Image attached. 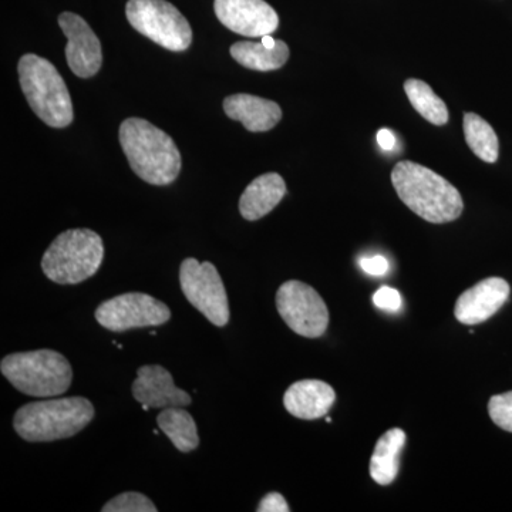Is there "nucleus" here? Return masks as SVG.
<instances>
[{
    "label": "nucleus",
    "mask_w": 512,
    "mask_h": 512,
    "mask_svg": "<svg viewBox=\"0 0 512 512\" xmlns=\"http://www.w3.org/2000/svg\"><path fill=\"white\" fill-rule=\"evenodd\" d=\"M392 183L400 200L424 221L446 224L463 214L460 191L424 165L400 161L394 165Z\"/></svg>",
    "instance_id": "f257e3e1"
},
{
    "label": "nucleus",
    "mask_w": 512,
    "mask_h": 512,
    "mask_svg": "<svg viewBox=\"0 0 512 512\" xmlns=\"http://www.w3.org/2000/svg\"><path fill=\"white\" fill-rule=\"evenodd\" d=\"M120 144L128 164L146 183L168 185L177 180L181 156L173 138L143 119H127L120 126Z\"/></svg>",
    "instance_id": "f03ea898"
},
{
    "label": "nucleus",
    "mask_w": 512,
    "mask_h": 512,
    "mask_svg": "<svg viewBox=\"0 0 512 512\" xmlns=\"http://www.w3.org/2000/svg\"><path fill=\"white\" fill-rule=\"evenodd\" d=\"M94 414V406L86 397L40 400L20 407L13 429L29 443H49L76 436L89 426Z\"/></svg>",
    "instance_id": "7ed1b4c3"
},
{
    "label": "nucleus",
    "mask_w": 512,
    "mask_h": 512,
    "mask_svg": "<svg viewBox=\"0 0 512 512\" xmlns=\"http://www.w3.org/2000/svg\"><path fill=\"white\" fill-rule=\"evenodd\" d=\"M0 372L20 393L52 399L70 389L73 369L69 360L52 349L13 353L3 357Z\"/></svg>",
    "instance_id": "20e7f679"
},
{
    "label": "nucleus",
    "mask_w": 512,
    "mask_h": 512,
    "mask_svg": "<svg viewBox=\"0 0 512 512\" xmlns=\"http://www.w3.org/2000/svg\"><path fill=\"white\" fill-rule=\"evenodd\" d=\"M103 239L92 229H69L52 242L42 259L43 274L59 285L82 284L99 271Z\"/></svg>",
    "instance_id": "39448f33"
},
{
    "label": "nucleus",
    "mask_w": 512,
    "mask_h": 512,
    "mask_svg": "<svg viewBox=\"0 0 512 512\" xmlns=\"http://www.w3.org/2000/svg\"><path fill=\"white\" fill-rule=\"evenodd\" d=\"M20 87L29 106L47 126L63 128L73 121V103L63 77L49 60L36 55L20 59Z\"/></svg>",
    "instance_id": "423d86ee"
},
{
    "label": "nucleus",
    "mask_w": 512,
    "mask_h": 512,
    "mask_svg": "<svg viewBox=\"0 0 512 512\" xmlns=\"http://www.w3.org/2000/svg\"><path fill=\"white\" fill-rule=\"evenodd\" d=\"M126 15L137 32L164 49L184 52L191 45L190 23L167 0H128Z\"/></svg>",
    "instance_id": "0eeeda50"
},
{
    "label": "nucleus",
    "mask_w": 512,
    "mask_h": 512,
    "mask_svg": "<svg viewBox=\"0 0 512 512\" xmlns=\"http://www.w3.org/2000/svg\"><path fill=\"white\" fill-rule=\"evenodd\" d=\"M180 285L187 301L212 325L224 328L229 322V303L224 282L211 262L187 258L180 268Z\"/></svg>",
    "instance_id": "6e6552de"
},
{
    "label": "nucleus",
    "mask_w": 512,
    "mask_h": 512,
    "mask_svg": "<svg viewBox=\"0 0 512 512\" xmlns=\"http://www.w3.org/2000/svg\"><path fill=\"white\" fill-rule=\"evenodd\" d=\"M276 308L286 325L303 338H320L328 329V306L312 286L303 282H285L276 293Z\"/></svg>",
    "instance_id": "1a4fd4ad"
},
{
    "label": "nucleus",
    "mask_w": 512,
    "mask_h": 512,
    "mask_svg": "<svg viewBox=\"0 0 512 512\" xmlns=\"http://www.w3.org/2000/svg\"><path fill=\"white\" fill-rule=\"evenodd\" d=\"M94 318L104 329L119 333L164 325L171 319V311L147 293L128 292L101 303Z\"/></svg>",
    "instance_id": "9d476101"
},
{
    "label": "nucleus",
    "mask_w": 512,
    "mask_h": 512,
    "mask_svg": "<svg viewBox=\"0 0 512 512\" xmlns=\"http://www.w3.org/2000/svg\"><path fill=\"white\" fill-rule=\"evenodd\" d=\"M214 10L225 28L242 36L272 35L279 26L278 13L265 0H215Z\"/></svg>",
    "instance_id": "9b49d317"
},
{
    "label": "nucleus",
    "mask_w": 512,
    "mask_h": 512,
    "mask_svg": "<svg viewBox=\"0 0 512 512\" xmlns=\"http://www.w3.org/2000/svg\"><path fill=\"white\" fill-rule=\"evenodd\" d=\"M59 25L67 37L66 59L70 70L82 79L93 77L103 62L99 37L94 35L86 20L74 13H62Z\"/></svg>",
    "instance_id": "f8f14e48"
},
{
    "label": "nucleus",
    "mask_w": 512,
    "mask_h": 512,
    "mask_svg": "<svg viewBox=\"0 0 512 512\" xmlns=\"http://www.w3.org/2000/svg\"><path fill=\"white\" fill-rule=\"evenodd\" d=\"M510 298V285L503 278L478 282L458 298L454 315L463 325H478L494 316Z\"/></svg>",
    "instance_id": "ddd939ff"
},
{
    "label": "nucleus",
    "mask_w": 512,
    "mask_h": 512,
    "mask_svg": "<svg viewBox=\"0 0 512 512\" xmlns=\"http://www.w3.org/2000/svg\"><path fill=\"white\" fill-rule=\"evenodd\" d=\"M134 399L151 409L190 406V394L175 386L173 376L163 366L148 365L137 370V379L131 386Z\"/></svg>",
    "instance_id": "4468645a"
},
{
    "label": "nucleus",
    "mask_w": 512,
    "mask_h": 512,
    "mask_svg": "<svg viewBox=\"0 0 512 512\" xmlns=\"http://www.w3.org/2000/svg\"><path fill=\"white\" fill-rule=\"evenodd\" d=\"M336 393L322 380H299L284 396V406L291 416L302 420H315L326 416L335 404Z\"/></svg>",
    "instance_id": "2eb2a0df"
},
{
    "label": "nucleus",
    "mask_w": 512,
    "mask_h": 512,
    "mask_svg": "<svg viewBox=\"0 0 512 512\" xmlns=\"http://www.w3.org/2000/svg\"><path fill=\"white\" fill-rule=\"evenodd\" d=\"M224 110L229 119L241 121L251 133L272 130L282 119L281 107L275 101L252 94H232L224 100Z\"/></svg>",
    "instance_id": "dca6fc26"
},
{
    "label": "nucleus",
    "mask_w": 512,
    "mask_h": 512,
    "mask_svg": "<svg viewBox=\"0 0 512 512\" xmlns=\"http://www.w3.org/2000/svg\"><path fill=\"white\" fill-rule=\"evenodd\" d=\"M286 184L284 178L276 173L259 175L239 200V212L247 221H258L274 211L276 205L284 200Z\"/></svg>",
    "instance_id": "f3484780"
},
{
    "label": "nucleus",
    "mask_w": 512,
    "mask_h": 512,
    "mask_svg": "<svg viewBox=\"0 0 512 512\" xmlns=\"http://www.w3.org/2000/svg\"><path fill=\"white\" fill-rule=\"evenodd\" d=\"M406 433L402 429L386 431L375 447L370 458V477L380 485H389L399 473L400 454L406 444Z\"/></svg>",
    "instance_id": "a211bd4d"
},
{
    "label": "nucleus",
    "mask_w": 512,
    "mask_h": 512,
    "mask_svg": "<svg viewBox=\"0 0 512 512\" xmlns=\"http://www.w3.org/2000/svg\"><path fill=\"white\" fill-rule=\"evenodd\" d=\"M231 56L241 66L256 72H272L281 69L289 59V47L278 40L274 47L262 42H237L231 46Z\"/></svg>",
    "instance_id": "6ab92c4d"
},
{
    "label": "nucleus",
    "mask_w": 512,
    "mask_h": 512,
    "mask_svg": "<svg viewBox=\"0 0 512 512\" xmlns=\"http://www.w3.org/2000/svg\"><path fill=\"white\" fill-rule=\"evenodd\" d=\"M161 431L181 453H191L200 446L197 424L183 407H167L157 416Z\"/></svg>",
    "instance_id": "aec40b11"
},
{
    "label": "nucleus",
    "mask_w": 512,
    "mask_h": 512,
    "mask_svg": "<svg viewBox=\"0 0 512 512\" xmlns=\"http://www.w3.org/2000/svg\"><path fill=\"white\" fill-rule=\"evenodd\" d=\"M464 136L468 147L480 160L488 164L497 163L500 143L494 128L474 113L464 114Z\"/></svg>",
    "instance_id": "412c9836"
},
{
    "label": "nucleus",
    "mask_w": 512,
    "mask_h": 512,
    "mask_svg": "<svg viewBox=\"0 0 512 512\" xmlns=\"http://www.w3.org/2000/svg\"><path fill=\"white\" fill-rule=\"evenodd\" d=\"M404 92L409 97L414 110L423 119L434 124V126L447 124L448 110L446 103L433 92L429 84L421 82V80L409 79L404 83Z\"/></svg>",
    "instance_id": "4be33fe9"
},
{
    "label": "nucleus",
    "mask_w": 512,
    "mask_h": 512,
    "mask_svg": "<svg viewBox=\"0 0 512 512\" xmlns=\"http://www.w3.org/2000/svg\"><path fill=\"white\" fill-rule=\"evenodd\" d=\"M103 512H157V507L150 498L144 494L123 493L116 495L113 500L101 508Z\"/></svg>",
    "instance_id": "5701e85b"
},
{
    "label": "nucleus",
    "mask_w": 512,
    "mask_h": 512,
    "mask_svg": "<svg viewBox=\"0 0 512 512\" xmlns=\"http://www.w3.org/2000/svg\"><path fill=\"white\" fill-rule=\"evenodd\" d=\"M488 413L500 429L512 433V392L491 397Z\"/></svg>",
    "instance_id": "b1692460"
},
{
    "label": "nucleus",
    "mask_w": 512,
    "mask_h": 512,
    "mask_svg": "<svg viewBox=\"0 0 512 512\" xmlns=\"http://www.w3.org/2000/svg\"><path fill=\"white\" fill-rule=\"evenodd\" d=\"M373 303L383 311L397 312L402 308V296L396 289L390 288V286H382L373 295Z\"/></svg>",
    "instance_id": "393cba45"
},
{
    "label": "nucleus",
    "mask_w": 512,
    "mask_h": 512,
    "mask_svg": "<svg viewBox=\"0 0 512 512\" xmlns=\"http://www.w3.org/2000/svg\"><path fill=\"white\" fill-rule=\"evenodd\" d=\"M360 268H362L366 274L383 276L389 271V261L382 255L366 256V258L360 259Z\"/></svg>",
    "instance_id": "a878e982"
},
{
    "label": "nucleus",
    "mask_w": 512,
    "mask_h": 512,
    "mask_svg": "<svg viewBox=\"0 0 512 512\" xmlns=\"http://www.w3.org/2000/svg\"><path fill=\"white\" fill-rule=\"evenodd\" d=\"M256 511L289 512L291 511V508H289L288 503H286L284 495L279 493H269L262 498L261 503H259L258 508H256Z\"/></svg>",
    "instance_id": "bb28decb"
},
{
    "label": "nucleus",
    "mask_w": 512,
    "mask_h": 512,
    "mask_svg": "<svg viewBox=\"0 0 512 512\" xmlns=\"http://www.w3.org/2000/svg\"><path fill=\"white\" fill-rule=\"evenodd\" d=\"M377 143L384 151H392L396 147V137L389 128H380L377 133Z\"/></svg>",
    "instance_id": "cd10ccee"
},
{
    "label": "nucleus",
    "mask_w": 512,
    "mask_h": 512,
    "mask_svg": "<svg viewBox=\"0 0 512 512\" xmlns=\"http://www.w3.org/2000/svg\"><path fill=\"white\" fill-rule=\"evenodd\" d=\"M261 42L264 43L265 46L274 47L278 40H275L271 35H266L261 37Z\"/></svg>",
    "instance_id": "c85d7f7f"
}]
</instances>
